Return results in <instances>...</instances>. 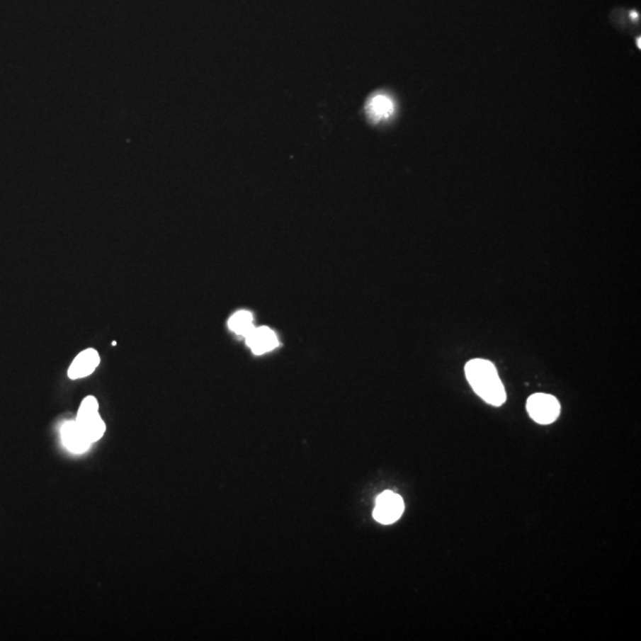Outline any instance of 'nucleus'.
<instances>
[{"instance_id": "1", "label": "nucleus", "mask_w": 641, "mask_h": 641, "mask_svg": "<svg viewBox=\"0 0 641 641\" xmlns=\"http://www.w3.org/2000/svg\"><path fill=\"white\" fill-rule=\"evenodd\" d=\"M465 377L474 392L493 407L506 402L505 387L494 365L484 359H473L465 367Z\"/></svg>"}, {"instance_id": "2", "label": "nucleus", "mask_w": 641, "mask_h": 641, "mask_svg": "<svg viewBox=\"0 0 641 641\" xmlns=\"http://www.w3.org/2000/svg\"><path fill=\"white\" fill-rule=\"evenodd\" d=\"M75 421L92 444L101 440L106 433V424L100 416L99 402L94 396L86 397L81 402Z\"/></svg>"}, {"instance_id": "3", "label": "nucleus", "mask_w": 641, "mask_h": 641, "mask_svg": "<svg viewBox=\"0 0 641 641\" xmlns=\"http://www.w3.org/2000/svg\"><path fill=\"white\" fill-rule=\"evenodd\" d=\"M528 414L538 424H551L561 414V405L551 395L535 393L528 398L526 404Z\"/></svg>"}, {"instance_id": "4", "label": "nucleus", "mask_w": 641, "mask_h": 641, "mask_svg": "<svg viewBox=\"0 0 641 641\" xmlns=\"http://www.w3.org/2000/svg\"><path fill=\"white\" fill-rule=\"evenodd\" d=\"M404 507L403 499L399 494L391 491L384 492L377 498L373 511L374 519L380 524H393L402 517Z\"/></svg>"}, {"instance_id": "5", "label": "nucleus", "mask_w": 641, "mask_h": 641, "mask_svg": "<svg viewBox=\"0 0 641 641\" xmlns=\"http://www.w3.org/2000/svg\"><path fill=\"white\" fill-rule=\"evenodd\" d=\"M101 358L96 349L87 348L79 353L73 363L68 368V377L72 380H77V379H84L96 372V368L100 365Z\"/></svg>"}, {"instance_id": "6", "label": "nucleus", "mask_w": 641, "mask_h": 641, "mask_svg": "<svg viewBox=\"0 0 641 641\" xmlns=\"http://www.w3.org/2000/svg\"><path fill=\"white\" fill-rule=\"evenodd\" d=\"M61 438H62L63 446H64L67 450L73 453V454H84L86 451L89 450V448L92 447L91 441L86 437L75 419L74 421H67L62 425V428H61Z\"/></svg>"}, {"instance_id": "7", "label": "nucleus", "mask_w": 641, "mask_h": 641, "mask_svg": "<svg viewBox=\"0 0 641 641\" xmlns=\"http://www.w3.org/2000/svg\"><path fill=\"white\" fill-rule=\"evenodd\" d=\"M246 344L256 356L271 352L278 346V339L275 331L268 327L253 328L252 331L246 336Z\"/></svg>"}, {"instance_id": "8", "label": "nucleus", "mask_w": 641, "mask_h": 641, "mask_svg": "<svg viewBox=\"0 0 641 641\" xmlns=\"http://www.w3.org/2000/svg\"><path fill=\"white\" fill-rule=\"evenodd\" d=\"M367 115L373 123L387 120L395 112V103L386 94H375L372 96L366 106Z\"/></svg>"}, {"instance_id": "9", "label": "nucleus", "mask_w": 641, "mask_h": 641, "mask_svg": "<svg viewBox=\"0 0 641 641\" xmlns=\"http://www.w3.org/2000/svg\"><path fill=\"white\" fill-rule=\"evenodd\" d=\"M228 328L233 333L242 335V336H247L254 328L253 327L252 314L249 312H246V310H240V312H235L234 315L232 316L229 321H228Z\"/></svg>"}]
</instances>
